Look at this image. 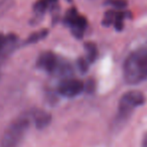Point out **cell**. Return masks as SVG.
<instances>
[{
  "mask_svg": "<svg viewBox=\"0 0 147 147\" xmlns=\"http://www.w3.org/2000/svg\"><path fill=\"white\" fill-rule=\"evenodd\" d=\"M123 76L127 84L136 85L147 79V45L135 49L127 57L123 65Z\"/></svg>",
  "mask_w": 147,
  "mask_h": 147,
  "instance_id": "1",
  "label": "cell"
},
{
  "mask_svg": "<svg viewBox=\"0 0 147 147\" xmlns=\"http://www.w3.org/2000/svg\"><path fill=\"white\" fill-rule=\"evenodd\" d=\"M30 125L29 114H23L13 120L4 131L0 147H18Z\"/></svg>",
  "mask_w": 147,
  "mask_h": 147,
  "instance_id": "2",
  "label": "cell"
},
{
  "mask_svg": "<svg viewBox=\"0 0 147 147\" xmlns=\"http://www.w3.org/2000/svg\"><path fill=\"white\" fill-rule=\"evenodd\" d=\"M146 97L140 91H129L120 98L118 105L117 122H125L131 116L133 110L145 104Z\"/></svg>",
  "mask_w": 147,
  "mask_h": 147,
  "instance_id": "3",
  "label": "cell"
},
{
  "mask_svg": "<svg viewBox=\"0 0 147 147\" xmlns=\"http://www.w3.org/2000/svg\"><path fill=\"white\" fill-rule=\"evenodd\" d=\"M63 22L71 28L74 36L77 38H82L84 36V32L88 26V20L85 16L81 15L75 7L67 10Z\"/></svg>",
  "mask_w": 147,
  "mask_h": 147,
  "instance_id": "4",
  "label": "cell"
},
{
  "mask_svg": "<svg viewBox=\"0 0 147 147\" xmlns=\"http://www.w3.org/2000/svg\"><path fill=\"white\" fill-rule=\"evenodd\" d=\"M83 91H84V83L78 79L73 78L63 80L57 87V92L59 93V95L67 98L78 96Z\"/></svg>",
  "mask_w": 147,
  "mask_h": 147,
  "instance_id": "5",
  "label": "cell"
},
{
  "mask_svg": "<svg viewBox=\"0 0 147 147\" xmlns=\"http://www.w3.org/2000/svg\"><path fill=\"white\" fill-rule=\"evenodd\" d=\"M61 59L53 51H45L38 57L36 65L49 74H55Z\"/></svg>",
  "mask_w": 147,
  "mask_h": 147,
  "instance_id": "6",
  "label": "cell"
},
{
  "mask_svg": "<svg viewBox=\"0 0 147 147\" xmlns=\"http://www.w3.org/2000/svg\"><path fill=\"white\" fill-rule=\"evenodd\" d=\"M37 129H45L51 122V115L49 112L40 109H34L29 114Z\"/></svg>",
  "mask_w": 147,
  "mask_h": 147,
  "instance_id": "7",
  "label": "cell"
},
{
  "mask_svg": "<svg viewBox=\"0 0 147 147\" xmlns=\"http://www.w3.org/2000/svg\"><path fill=\"white\" fill-rule=\"evenodd\" d=\"M17 36L15 34H3L0 33V57L7 55L9 49H13V45L16 42Z\"/></svg>",
  "mask_w": 147,
  "mask_h": 147,
  "instance_id": "8",
  "label": "cell"
},
{
  "mask_svg": "<svg viewBox=\"0 0 147 147\" xmlns=\"http://www.w3.org/2000/svg\"><path fill=\"white\" fill-rule=\"evenodd\" d=\"M59 0H37L33 5V10L37 15H42L49 9H51L57 4Z\"/></svg>",
  "mask_w": 147,
  "mask_h": 147,
  "instance_id": "9",
  "label": "cell"
},
{
  "mask_svg": "<svg viewBox=\"0 0 147 147\" xmlns=\"http://www.w3.org/2000/svg\"><path fill=\"white\" fill-rule=\"evenodd\" d=\"M131 13L129 11H122L119 10L116 11V15H115V20H114V25L115 29L118 31H121L124 27V19L125 18H130Z\"/></svg>",
  "mask_w": 147,
  "mask_h": 147,
  "instance_id": "10",
  "label": "cell"
},
{
  "mask_svg": "<svg viewBox=\"0 0 147 147\" xmlns=\"http://www.w3.org/2000/svg\"><path fill=\"white\" fill-rule=\"evenodd\" d=\"M85 49L87 53V59L89 61V63H94L98 57V47L94 42H88L85 43Z\"/></svg>",
  "mask_w": 147,
  "mask_h": 147,
  "instance_id": "11",
  "label": "cell"
},
{
  "mask_svg": "<svg viewBox=\"0 0 147 147\" xmlns=\"http://www.w3.org/2000/svg\"><path fill=\"white\" fill-rule=\"evenodd\" d=\"M49 34V30L47 28H43V29H40L38 31H34L33 33H31L27 39L24 41V45H31V43H35L37 41L41 40V39L45 38Z\"/></svg>",
  "mask_w": 147,
  "mask_h": 147,
  "instance_id": "12",
  "label": "cell"
},
{
  "mask_svg": "<svg viewBox=\"0 0 147 147\" xmlns=\"http://www.w3.org/2000/svg\"><path fill=\"white\" fill-rule=\"evenodd\" d=\"M115 15H116V10H108L105 12L104 17H103L102 24L104 26H110L113 25L115 20Z\"/></svg>",
  "mask_w": 147,
  "mask_h": 147,
  "instance_id": "13",
  "label": "cell"
},
{
  "mask_svg": "<svg viewBox=\"0 0 147 147\" xmlns=\"http://www.w3.org/2000/svg\"><path fill=\"white\" fill-rule=\"evenodd\" d=\"M89 61L84 57H79L78 61H77V65H78V67L79 69L81 71V73L85 74L88 71L89 69Z\"/></svg>",
  "mask_w": 147,
  "mask_h": 147,
  "instance_id": "14",
  "label": "cell"
},
{
  "mask_svg": "<svg viewBox=\"0 0 147 147\" xmlns=\"http://www.w3.org/2000/svg\"><path fill=\"white\" fill-rule=\"evenodd\" d=\"M95 89H96V83L93 79L87 81V83L84 85V91H86L88 94H92L95 92Z\"/></svg>",
  "mask_w": 147,
  "mask_h": 147,
  "instance_id": "15",
  "label": "cell"
},
{
  "mask_svg": "<svg viewBox=\"0 0 147 147\" xmlns=\"http://www.w3.org/2000/svg\"><path fill=\"white\" fill-rule=\"evenodd\" d=\"M109 4L113 5L115 8H119V9H123L127 6V0H110L109 1Z\"/></svg>",
  "mask_w": 147,
  "mask_h": 147,
  "instance_id": "16",
  "label": "cell"
},
{
  "mask_svg": "<svg viewBox=\"0 0 147 147\" xmlns=\"http://www.w3.org/2000/svg\"><path fill=\"white\" fill-rule=\"evenodd\" d=\"M141 147H147V131L144 133L142 138V143H141Z\"/></svg>",
  "mask_w": 147,
  "mask_h": 147,
  "instance_id": "17",
  "label": "cell"
},
{
  "mask_svg": "<svg viewBox=\"0 0 147 147\" xmlns=\"http://www.w3.org/2000/svg\"><path fill=\"white\" fill-rule=\"evenodd\" d=\"M67 1H69V2H71V1H73V0H67Z\"/></svg>",
  "mask_w": 147,
  "mask_h": 147,
  "instance_id": "18",
  "label": "cell"
}]
</instances>
